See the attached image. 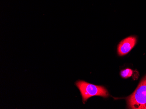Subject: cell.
Masks as SVG:
<instances>
[{"mask_svg": "<svg viewBox=\"0 0 146 109\" xmlns=\"http://www.w3.org/2000/svg\"><path fill=\"white\" fill-rule=\"evenodd\" d=\"M137 37L130 36L122 40L117 46V52L119 56H123L128 54L137 43Z\"/></svg>", "mask_w": 146, "mask_h": 109, "instance_id": "obj_3", "label": "cell"}, {"mask_svg": "<svg viewBox=\"0 0 146 109\" xmlns=\"http://www.w3.org/2000/svg\"><path fill=\"white\" fill-rule=\"evenodd\" d=\"M129 109H146V75L134 92L126 98Z\"/></svg>", "mask_w": 146, "mask_h": 109, "instance_id": "obj_1", "label": "cell"}, {"mask_svg": "<svg viewBox=\"0 0 146 109\" xmlns=\"http://www.w3.org/2000/svg\"><path fill=\"white\" fill-rule=\"evenodd\" d=\"M75 85L81 92L83 102L84 104L89 98L93 96H101L104 98L109 97L108 91L103 86L95 85L83 80L77 81Z\"/></svg>", "mask_w": 146, "mask_h": 109, "instance_id": "obj_2", "label": "cell"}, {"mask_svg": "<svg viewBox=\"0 0 146 109\" xmlns=\"http://www.w3.org/2000/svg\"><path fill=\"white\" fill-rule=\"evenodd\" d=\"M133 72V71L131 69L127 68L122 70L120 72V75L123 78H127L132 76Z\"/></svg>", "mask_w": 146, "mask_h": 109, "instance_id": "obj_4", "label": "cell"}]
</instances>
